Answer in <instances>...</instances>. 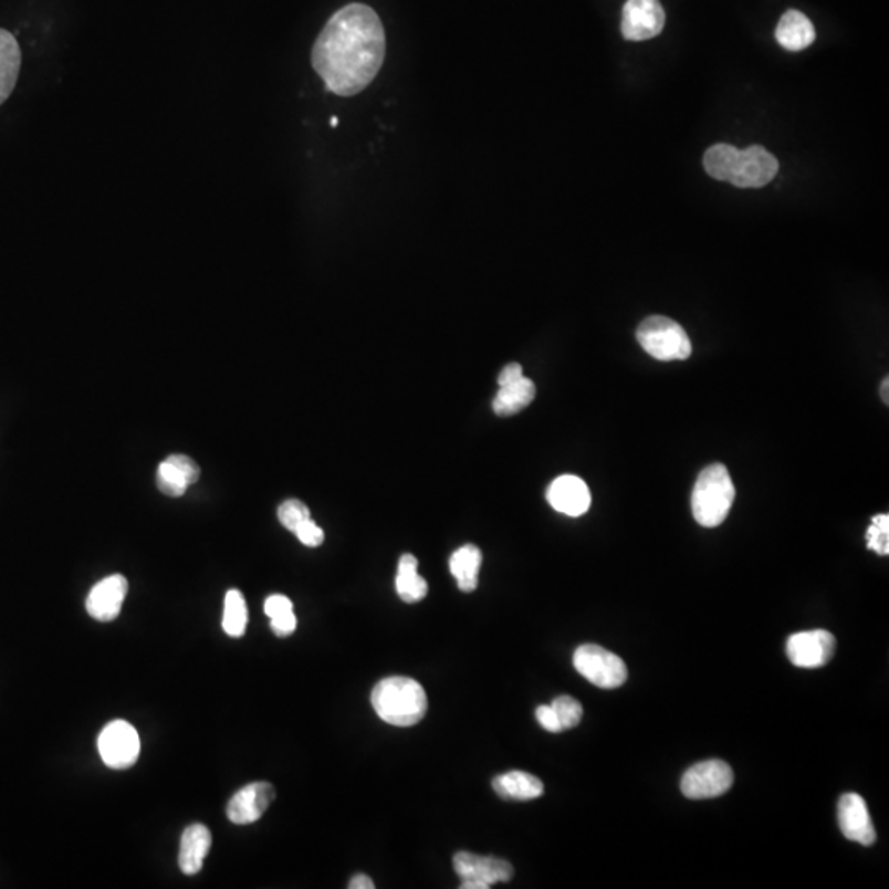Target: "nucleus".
Wrapping results in <instances>:
<instances>
[{"label":"nucleus","mask_w":889,"mask_h":889,"mask_svg":"<svg viewBox=\"0 0 889 889\" xmlns=\"http://www.w3.org/2000/svg\"><path fill=\"white\" fill-rule=\"evenodd\" d=\"M384 56L386 33L379 17L365 3H349L323 27L313 45L312 65L326 90L349 97L369 86Z\"/></svg>","instance_id":"1"},{"label":"nucleus","mask_w":889,"mask_h":889,"mask_svg":"<svg viewBox=\"0 0 889 889\" xmlns=\"http://www.w3.org/2000/svg\"><path fill=\"white\" fill-rule=\"evenodd\" d=\"M703 167L715 180L730 181L739 188H763L776 178L780 161L761 146L739 150L729 144H717L705 151Z\"/></svg>","instance_id":"2"},{"label":"nucleus","mask_w":889,"mask_h":889,"mask_svg":"<svg viewBox=\"0 0 889 889\" xmlns=\"http://www.w3.org/2000/svg\"><path fill=\"white\" fill-rule=\"evenodd\" d=\"M374 712L393 726H414L422 722L429 707L426 690L410 677H387L370 693Z\"/></svg>","instance_id":"3"},{"label":"nucleus","mask_w":889,"mask_h":889,"mask_svg":"<svg viewBox=\"0 0 889 889\" xmlns=\"http://www.w3.org/2000/svg\"><path fill=\"white\" fill-rule=\"evenodd\" d=\"M735 484L723 464H710L697 478L692 513L702 527H719L735 503Z\"/></svg>","instance_id":"4"},{"label":"nucleus","mask_w":889,"mask_h":889,"mask_svg":"<svg viewBox=\"0 0 889 889\" xmlns=\"http://www.w3.org/2000/svg\"><path fill=\"white\" fill-rule=\"evenodd\" d=\"M636 338L642 349L659 362H683L692 355V343L686 330L667 316L646 318L639 325Z\"/></svg>","instance_id":"5"},{"label":"nucleus","mask_w":889,"mask_h":889,"mask_svg":"<svg viewBox=\"0 0 889 889\" xmlns=\"http://www.w3.org/2000/svg\"><path fill=\"white\" fill-rule=\"evenodd\" d=\"M574 666L599 689H618L628 679V667L623 659L598 645L581 646L575 651Z\"/></svg>","instance_id":"6"},{"label":"nucleus","mask_w":889,"mask_h":889,"mask_svg":"<svg viewBox=\"0 0 889 889\" xmlns=\"http://www.w3.org/2000/svg\"><path fill=\"white\" fill-rule=\"evenodd\" d=\"M733 780L732 767L725 761H703L683 774L680 789L689 799H713L723 796L733 786Z\"/></svg>","instance_id":"7"},{"label":"nucleus","mask_w":889,"mask_h":889,"mask_svg":"<svg viewBox=\"0 0 889 889\" xmlns=\"http://www.w3.org/2000/svg\"><path fill=\"white\" fill-rule=\"evenodd\" d=\"M97 750L107 767L127 770L139 760V733L130 723L123 720L107 723L97 739Z\"/></svg>","instance_id":"8"},{"label":"nucleus","mask_w":889,"mask_h":889,"mask_svg":"<svg viewBox=\"0 0 889 889\" xmlns=\"http://www.w3.org/2000/svg\"><path fill=\"white\" fill-rule=\"evenodd\" d=\"M665 23L666 13L659 0H628L623 7L621 33L631 42L655 39Z\"/></svg>","instance_id":"9"},{"label":"nucleus","mask_w":889,"mask_h":889,"mask_svg":"<svg viewBox=\"0 0 889 889\" xmlns=\"http://www.w3.org/2000/svg\"><path fill=\"white\" fill-rule=\"evenodd\" d=\"M453 867L463 883H480L484 889L496 883H506L514 877L510 861L496 857H480L470 851H458Z\"/></svg>","instance_id":"10"},{"label":"nucleus","mask_w":889,"mask_h":889,"mask_svg":"<svg viewBox=\"0 0 889 889\" xmlns=\"http://www.w3.org/2000/svg\"><path fill=\"white\" fill-rule=\"evenodd\" d=\"M837 641L832 632L825 629L796 632L787 641V658L796 667L817 669L834 658Z\"/></svg>","instance_id":"11"},{"label":"nucleus","mask_w":889,"mask_h":889,"mask_svg":"<svg viewBox=\"0 0 889 889\" xmlns=\"http://www.w3.org/2000/svg\"><path fill=\"white\" fill-rule=\"evenodd\" d=\"M838 824L841 834L848 840L857 841L864 847H870L877 840V830L868 813L864 797L858 794H845L838 801Z\"/></svg>","instance_id":"12"},{"label":"nucleus","mask_w":889,"mask_h":889,"mask_svg":"<svg viewBox=\"0 0 889 889\" xmlns=\"http://www.w3.org/2000/svg\"><path fill=\"white\" fill-rule=\"evenodd\" d=\"M275 799V787L271 783H252L234 794L228 804V818L236 825L258 822Z\"/></svg>","instance_id":"13"},{"label":"nucleus","mask_w":889,"mask_h":889,"mask_svg":"<svg viewBox=\"0 0 889 889\" xmlns=\"http://www.w3.org/2000/svg\"><path fill=\"white\" fill-rule=\"evenodd\" d=\"M547 501L557 513L581 517L590 510L592 493L582 478L564 474L552 481L547 490Z\"/></svg>","instance_id":"14"},{"label":"nucleus","mask_w":889,"mask_h":889,"mask_svg":"<svg viewBox=\"0 0 889 889\" xmlns=\"http://www.w3.org/2000/svg\"><path fill=\"white\" fill-rule=\"evenodd\" d=\"M129 592V584L123 575H111L94 585L86 599V609L91 618L97 621H113L123 609L124 599Z\"/></svg>","instance_id":"15"},{"label":"nucleus","mask_w":889,"mask_h":889,"mask_svg":"<svg viewBox=\"0 0 889 889\" xmlns=\"http://www.w3.org/2000/svg\"><path fill=\"white\" fill-rule=\"evenodd\" d=\"M198 480H200V467L187 454H171L158 467L157 487L167 496H184L188 488Z\"/></svg>","instance_id":"16"},{"label":"nucleus","mask_w":889,"mask_h":889,"mask_svg":"<svg viewBox=\"0 0 889 889\" xmlns=\"http://www.w3.org/2000/svg\"><path fill=\"white\" fill-rule=\"evenodd\" d=\"M815 36L817 33L813 22L799 10H787L776 27L777 43L789 52L809 49L815 42Z\"/></svg>","instance_id":"17"},{"label":"nucleus","mask_w":889,"mask_h":889,"mask_svg":"<svg viewBox=\"0 0 889 889\" xmlns=\"http://www.w3.org/2000/svg\"><path fill=\"white\" fill-rule=\"evenodd\" d=\"M211 834L205 825H190L181 835L178 864L185 875H197L210 854Z\"/></svg>","instance_id":"18"},{"label":"nucleus","mask_w":889,"mask_h":889,"mask_svg":"<svg viewBox=\"0 0 889 889\" xmlns=\"http://www.w3.org/2000/svg\"><path fill=\"white\" fill-rule=\"evenodd\" d=\"M493 789L501 799L525 803L541 797L544 794V784L538 777L524 771H510L494 777Z\"/></svg>","instance_id":"19"},{"label":"nucleus","mask_w":889,"mask_h":889,"mask_svg":"<svg viewBox=\"0 0 889 889\" xmlns=\"http://www.w3.org/2000/svg\"><path fill=\"white\" fill-rule=\"evenodd\" d=\"M22 53L15 36L0 29V104L6 103L19 80Z\"/></svg>","instance_id":"20"},{"label":"nucleus","mask_w":889,"mask_h":889,"mask_svg":"<svg viewBox=\"0 0 889 889\" xmlns=\"http://www.w3.org/2000/svg\"><path fill=\"white\" fill-rule=\"evenodd\" d=\"M535 394H537L535 384L525 376L506 386H500L493 400L494 414L500 417L514 416L535 399Z\"/></svg>","instance_id":"21"},{"label":"nucleus","mask_w":889,"mask_h":889,"mask_svg":"<svg viewBox=\"0 0 889 889\" xmlns=\"http://www.w3.org/2000/svg\"><path fill=\"white\" fill-rule=\"evenodd\" d=\"M481 564H483V554L477 545H463L451 555L450 572L461 592L477 590Z\"/></svg>","instance_id":"22"},{"label":"nucleus","mask_w":889,"mask_h":889,"mask_svg":"<svg viewBox=\"0 0 889 889\" xmlns=\"http://www.w3.org/2000/svg\"><path fill=\"white\" fill-rule=\"evenodd\" d=\"M419 561L412 554H404L399 561V568H397L396 590L400 599L406 603H419L426 598L429 593V585L420 577Z\"/></svg>","instance_id":"23"},{"label":"nucleus","mask_w":889,"mask_h":889,"mask_svg":"<svg viewBox=\"0 0 889 889\" xmlns=\"http://www.w3.org/2000/svg\"><path fill=\"white\" fill-rule=\"evenodd\" d=\"M249 613L244 596L239 590H229L224 598L222 629L231 638H241L248 628Z\"/></svg>","instance_id":"24"},{"label":"nucleus","mask_w":889,"mask_h":889,"mask_svg":"<svg viewBox=\"0 0 889 889\" xmlns=\"http://www.w3.org/2000/svg\"><path fill=\"white\" fill-rule=\"evenodd\" d=\"M552 709L557 713L562 730L575 729L584 717V707L574 697L561 695L551 703Z\"/></svg>","instance_id":"25"},{"label":"nucleus","mask_w":889,"mask_h":889,"mask_svg":"<svg viewBox=\"0 0 889 889\" xmlns=\"http://www.w3.org/2000/svg\"><path fill=\"white\" fill-rule=\"evenodd\" d=\"M867 545L870 551L878 555L889 554V516L888 514H877L871 519L870 527L867 531Z\"/></svg>","instance_id":"26"},{"label":"nucleus","mask_w":889,"mask_h":889,"mask_svg":"<svg viewBox=\"0 0 889 889\" xmlns=\"http://www.w3.org/2000/svg\"><path fill=\"white\" fill-rule=\"evenodd\" d=\"M278 516L281 524L291 532H295V529L299 527L302 522L312 519L308 508L299 500H287L285 503H282L281 508H279Z\"/></svg>","instance_id":"27"},{"label":"nucleus","mask_w":889,"mask_h":889,"mask_svg":"<svg viewBox=\"0 0 889 889\" xmlns=\"http://www.w3.org/2000/svg\"><path fill=\"white\" fill-rule=\"evenodd\" d=\"M294 534L306 547H318V545H322L323 541H325V532L316 525L313 519L302 522V524L295 529Z\"/></svg>","instance_id":"28"},{"label":"nucleus","mask_w":889,"mask_h":889,"mask_svg":"<svg viewBox=\"0 0 889 889\" xmlns=\"http://www.w3.org/2000/svg\"><path fill=\"white\" fill-rule=\"evenodd\" d=\"M535 719H537V722L541 723L542 729L547 730V732H564V730H562L561 722H558L557 713H555V710L552 709L551 705L538 707V709L535 710Z\"/></svg>","instance_id":"29"},{"label":"nucleus","mask_w":889,"mask_h":889,"mask_svg":"<svg viewBox=\"0 0 889 889\" xmlns=\"http://www.w3.org/2000/svg\"><path fill=\"white\" fill-rule=\"evenodd\" d=\"M264 611L269 618H275V616L284 615V613L294 611V605H292L291 598H287V596L272 595L265 599Z\"/></svg>","instance_id":"30"},{"label":"nucleus","mask_w":889,"mask_h":889,"mask_svg":"<svg viewBox=\"0 0 889 889\" xmlns=\"http://www.w3.org/2000/svg\"><path fill=\"white\" fill-rule=\"evenodd\" d=\"M271 628L275 635L281 636V638H285V636H291L292 632L296 629V616L294 611L284 613V615L275 616V618H271Z\"/></svg>","instance_id":"31"},{"label":"nucleus","mask_w":889,"mask_h":889,"mask_svg":"<svg viewBox=\"0 0 889 889\" xmlns=\"http://www.w3.org/2000/svg\"><path fill=\"white\" fill-rule=\"evenodd\" d=\"M522 376H524V373H522L521 365L511 363V365H508L506 368L501 370L500 377H498V384H500V386H506V384L521 379Z\"/></svg>","instance_id":"32"},{"label":"nucleus","mask_w":889,"mask_h":889,"mask_svg":"<svg viewBox=\"0 0 889 889\" xmlns=\"http://www.w3.org/2000/svg\"><path fill=\"white\" fill-rule=\"evenodd\" d=\"M349 889H374V883L368 875H356L349 881Z\"/></svg>","instance_id":"33"},{"label":"nucleus","mask_w":889,"mask_h":889,"mask_svg":"<svg viewBox=\"0 0 889 889\" xmlns=\"http://www.w3.org/2000/svg\"><path fill=\"white\" fill-rule=\"evenodd\" d=\"M888 386H889L888 377H885L883 384H881V399L885 400V404L889 402Z\"/></svg>","instance_id":"34"},{"label":"nucleus","mask_w":889,"mask_h":889,"mask_svg":"<svg viewBox=\"0 0 889 889\" xmlns=\"http://www.w3.org/2000/svg\"><path fill=\"white\" fill-rule=\"evenodd\" d=\"M336 124H338V119H336V117H333V119H332V126H333V127H336Z\"/></svg>","instance_id":"35"}]
</instances>
